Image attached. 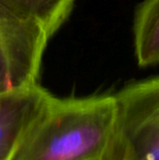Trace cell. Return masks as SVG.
Here are the masks:
<instances>
[{"label": "cell", "instance_id": "obj_1", "mask_svg": "<svg viewBox=\"0 0 159 160\" xmlns=\"http://www.w3.org/2000/svg\"><path fill=\"white\" fill-rule=\"evenodd\" d=\"M113 114V95H51L11 160H102Z\"/></svg>", "mask_w": 159, "mask_h": 160}, {"label": "cell", "instance_id": "obj_2", "mask_svg": "<svg viewBox=\"0 0 159 160\" xmlns=\"http://www.w3.org/2000/svg\"><path fill=\"white\" fill-rule=\"evenodd\" d=\"M115 114L102 160H159V75L113 94Z\"/></svg>", "mask_w": 159, "mask_h": 160}, {"label": "cell", "instance_id": "obj_3", "mask_svg": "<svg viewBox=\"0 0 159 160\" xmlns=\"http://www.w3.org/2000/svg\"><path fill=\"white\" fill-rule=\"evenodd\" d=\"M48 39L37 22L0 2V92L38 82Z\"/></svg>", "mask_w": 159, "mask_h": 160}, {"label": "cell", "instance_id": "obj_4", "mask_svg": "<svg viewBox=\"0 0 159 160\" xmlns=\"http://www.w3.org/2000/svg\"><path fill=\"white\" fill-rule=\"evenodd\" d=\"M51 94L37 83L0 92V160H11Z\"/></svg>", "mask_w": 159, "mask_h": 160}, {"label": "cell", "instance_id": "obj_5", "mask_svg": "<svg viewBox=\"0 0 159 160\" xmlns=\"http://www.w3.org/2000/svg\"><path fill=\"white\" fill-rule=\"evenodd\" d=\"M134 47L140 67L159 64V0H143L136 9Z\"/></svg>", "mask_w": 159, "mask_h": 160}, {"label": "cell", "instance_id": "obj_6", "mask_svg": "<svg viewBox=\"0 0 159 160\" xmlns=\"http://www.w3.org/2000/svg\"><path fill=\"white\" fill-rule=\"evenodd\" d=\"M10 10L37 22L49 38L64 23L74 0H0Z\"/></svg>", "mask_w": 159, "mask_h": 160}]
</instances>
